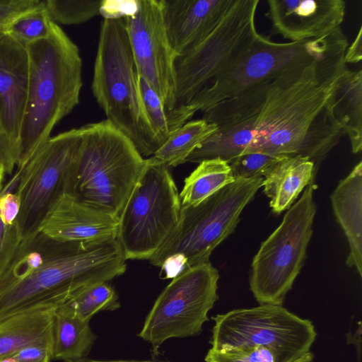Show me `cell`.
Instances as JSON below:
<instances>
[{"label":"cell","mask_w":362,"mask_h":362,"mask_svg":"<svg viewBox=\"0 0 362 362\" xmlns=\"http://www.w3.org/2000/svg\"><path fill=\"white\" fill-rule=\"evenodd\" d=\"M29 78L16 167L21 171L79 103L82 60L76 45L57 23L49 35L27 47Z\"/></svg>","instance_id":"cell-3"},{"label":"cell","mask_w":362,"mask_h":362,"mask_svg":"<svg viewBox=\"0 0 362 362\" xmlns=\"http://www.w3.org/2000/svg\"><path fill=\"white\" fill-rule=\"evenodd\" d=\"M263 177L237 179L195 205L181 206L169 237L149 259L165 278L209 262L214 250L235 230L245 206L262 187Z\"/></svg>","instance_id":"cell-6"},{"label":"cell","mask_w":362,"mask_h":362,"mask_svg":"<svg viewBox=\"0 0 362 362\" xmlns=\"http://www.w3.org/2000/svg\"><path fill=\"white\" fill-rule=\"evenodd\" d=\"M217 129L202 118L187 122L173 132L151 158L168 168L176 167L185 163L190 153Z\"/></svg>","instance_id":"cell-25"},{"label":"cell","mask_w":362,"mask_h":362,"mask_svg":"<svg viewBox=\"0 0 362 362\" xmlns=\"http://www.w3.org/2000/svg\"><path fill=\"white\" fill-rule=\"evenodd\" d=\"M210 341L212 349L226 351L264 347L291 362H312L317 332L312 322L282 305H260L219 314Z\"/></svg>","instance_id":"cell-9"},{"label":"cell","mask_w":362,"mask_h":362,"mask_svg":"<svg viewBox=\"0 0 362 362\" xmlns=\"http://www.w3.org/2000/svg\"><path fill=\"white\" fill-rule=\"evenodd\" d=\"M80 129L64 194L119 220L147 158L107 119Z\"/></svg>","instance_id":"cell-4"},{"label":"cell","mask_w":362,"mask_h":362,"mask_svg":"<svg viewBox=\"0 0 362 362\" xmlns=\"http://www.w3.org/2000/svg\"><path fill=\"white\" fill-rule=\"evenodd\" d=\"M89 322L83 320L62 304L52 322V358L73 362L86 357L95 339Z\"/></svg>","instance_id":"cell-23"},{"label":"cell","mask_w":362,"mask_h":362,"mask_svg":"<svg viewBox=\"0 0 362 362\" xmlns=\"http://www.w3.org/2000/svg\"><path fill=\"white\" fill-rule=\"evenodd\" d=\"M236 0H161L165 30L175 57L206 38Z\"/></svg>","instance_id":"cell-17"},{"label":"cell","mask_w":362,"mask_h":362,"mask_svg":"<svg viewBox=\"0 0 362 362\" xmlns=\"http://www.w3.org/2000/svg\"><path fill=\"white\" fill-rule=\"evenodd\" d=\"M117 238L62 241L40 232L21 243L0 279V322L37 305L65 302L75 292L124 273Z\"/></svg>","instance_id":"cell-2"},{"label":"cell","mask_w":362,"mask_h":362,"mask_svg":"<svg viewBox=\"0 0 362 362\" xmlns=\"http://www.w3.org/2000/svg\"><path fill=\"white\" fill-rule=\"evenodd\" d=\"M259 0H236L223 19L202 42L174 61L175 96L168 117L170 134L193 117L196 99L239 60L258 35L255 13Z\"/></svg>","instance_id":"cell-7"},{"label":"cell","mask_w":362,"mask_h":362,"mask_svg":"<svg viewBox=\"0 0 362 362\" xmlns=\"http://www.w3.org/2000/svg\"><path fill=\"white\" fill-rule=\"evenodd\" d=\"M267 4L271 34L291 42L331 33L340 27L346 10L343 0H268Z\"/></svg>","instance_id":"cell-15"},{"label":"cell","mask_w":362,"mask_h":362,"mask_svg":"<svg viewBox=\"0 0 362 362\" xmlns=\"http://www.w3.org/2000/svg\"><path fill=\"white\" fill-rule=\"evenodd\" d=\"M119 220L64 194L45 217L40 232L62 241L96 242L117 238Z\"/></svg>","instance_id":"cell-18"},{"label":"cell","mask_w":362,"mask_h":362,"mask_svg":"<svg viewBox=\"0 0 362 362\" xmlns=\"http://www.w3.org/2000/svg\"><path fill=\"white\" fill-rule=\"evenodd\" d=\"M91 88L106 119L143 157L153 156L161 145L144 112L124 18L102 21Z\"/></svg>","instance_id":"cell-5"},{"label":"cell","mask_w":362,"mask_h":362,"mask_svg":"<svg viewBox=\"0 0 362 362\" xmlns=\"http://www.w3.org/2000/svg\"><path fill=\"white\" fill-rule=\"evenodd\" d=\"M0 163L6 174H11L16 166V156L6 142L0 129Z\"/></svg>","instance_id":"cell-36"},{"label":"cell","mask_w":362,"mask_h":362,"mask_svg":"<svg viewBox=\"0 0 362 362\" xmlns=\"http://www.w3.org/2000/svg\"><path fill=\"white\" fill-rule=\"evenodd\" d=\"M39 0H0V33L18 14L35 4Z\"/></svg>","instance_id":"cell-34"},{"label":"cell","mask_w":362,"mask_h":362,"mask_svg":"<svg viewBox=\"0 0 362 362\" xmlns=\"http://www.w3.org/2000/svg\"><path fill=\"white\" fill-rule=\"evenodd\" d=\"M235 180L228 162L218 158L202 160L185 180L179 194L181 206L197 204Z\"/></svg>","instance_id":"cell-24"},{"label":"cell","mask_w":362,"mask_h":362,"mask_svg":"<svg viewBox=\"0 0 362 362\" xmlns=\"http://www.w3.org/2000/svg\"><path fill=\"white\" fill-rule=\"evenodd\" d=\"M344 55L257 83L204 111L202 119L218 129L186 162L218 158L229 163L259 152L305 157L317 168L344 135L325 106L346 68Z\"/></svg>","instance_id":"cell-1"},{"label":"cell","mask_w":362,"mask_h":362,"mask_svg":"<svg viewBox=\"0 0 362 362\" xmlns=\"http://www.w3.org/2000/svg\"><path fill=\"white\" fill-rule=\"evenodd\" d=\"M139 89L146 116L153 134L162 146L170 136L163 105L156 93L141 76Z\"/></svg>","instance_id":"cell-29"},{"label":"cell","mask_w":362,"mask_h":362,"mask_svg":"<svg viewBox=\"0 0 362 362\" xmlns=\"http://www.w3.org/2000/svg\"><path fill=\"white\" fill-rule=\"evenodd\" d=\"M124 19L139 75L160 98L168 119L175 103V55L165 30L161 0H136L135 11Z\"/></svg>","instance_id":"cell-14"},{"label":"cell","mask_w":362,"mask_h":362,"mask_svg":"<svg viewBox=\"0 0 362 362\" xmlns=\"http://www.w3.org/2000/svg\"><path fill=\"white\" fill-rule=\"evenodd\" d=\"M73 362H155V361H100V360H94L90 359L86 357L81 358L80 359H78L76 361H74ZM163 362V361H161Z\"/></svg>","instance_id":"cell-39"},{"label":"cell","mask_w":362,"mask_h":362,"mask_svg":"<svg viewBox=\"0 0 362 362\" xmlns=\"http://www.w3.org/2000/svg\"><path fill=\"white\" fill-rule=\"evenodd\" d=\"M180 209L169 168L147 158L119 218L117 239L126 259H149L176 226Z\"/></svg>","instance_id":"cell-10"},{"label":"cell","mask_w":362,"mask_h":362,"mask_svg":"<svg viewBox=\"0 0 362 362\" xmlns=\"http://www.w3.org/2000/svg\"><path fill=\"white\" fill-rule=\"evenodd\" d=\"M361 323L358 322V328L353 334L350 330L346 334V341L349 344H354L357 350L358 358L361 356Z\"/></svg>","instance_id":"cell-38"},{"label":"cell","mask_w":362,"mask_h":362,"mask_svg":"<svg viewBox=\"0 0 362 362\" xmlns=\"http://www.w3.org/2000/svg\"><path fill=\"white\" fill-rule=\"evenodd\" d=\"M6 175V172L1 163H0V191L3 188V182L4 180V177Z\"/></svg>","instance_id":"cell-40"},{"label":"cell","mask_w":362,"mask_h":362,"mask_svg":"<svg viewBox=\"0 0 362 362\" xmlns=\"http://www.w3.org/2000/svg\"><path fill=\"white\" fill-rule=\"evenodd\" d=\"M52 358V337H49L0 358V362H51Z\"/></svg>","instance_id":"cell-32"},{"label":"cell","mask_w":362,"mask_h":362,"mask_svg":"<svg viewBox=\"0 0 362 362\" xmlns=\"http://www.w3.org/2000/svg\"><path fill=\"white\" fill-rule=\"evenodd\" d=\"M62 305L88 322L98 312L113 311L120 306L116 291L107 281L93 284L75 292Z\"/></svg>","instance_id":"cell-27"},{"label":"cell","mask_w":362,"mask_h":362,"mask_svg":"<svg viewBox=\"0 0 362 362\" xmlns=\"http://www.w3.org/2000/svg\"><path fill=\"white\" fill-rule=\"evenodd\" d=\"M325 107L349 136L354 153L362 149V71L347 67L337 78Z\"/></svg>","instance_id":"cell-21"},{"label":"cell","mask_w":362,"mask_h":362,"mask_svg":"<svg viewBox=\"0 0 362 362\" xmlns=\"http://www.w3.org/2000/svg\"><path fill=\"white\" fill-rule=\"evenodd\" d=\"M29 78L27 48L0 33V129L17 161Z\"/></svg>","instance_id":"cell-16"},{"label":"cell","mask_w":362,"mask_h":362,"mask_svg":"<svg viewBox=\"0 0 362 362\" xmlns=\"http://www.w3.org/2000/svg\"><path fill=\"white\" fill-rule=\"evenodd\" d=\"M52 23L44 1L39 0L16 16L4 33L27 47L32 43L47 38L51 32Z\"/></svg>","instance_id":"cell-26"},{"label":"cell","mask_w":362,"mask_h":362,"mask_svg":"<svg viewBox=\"0 0 362 362\" xmlns=\"http://www.w3.org/2000/svg\"><path fill=\"white\" fill-rule=\"evenodd\" d=\"M206 362H291L269 349L259 346L226 351L210 349L205 357Z\"/></svg>","instance_id":"cell-31"},{"label":"cell","mask_w":362,"mask_h":362,"mask_svg":"<svg viewBox=\"0 0 362 362\" xmlns=\"http://www.w3.org/2000/svg\"><path fill=\"white\" fill-rule=\"evenodd\" d=\"M21 238L17 222L5 223L0 216V279L14 257Z\"/></svg>","instance_id":"cell-33"},{"label":"cell","mask_w":362,"mask_h":362,"mask_svg":"<svg viewBox=\"0 0 362 362\" xmlns=\"http://www.w3.org/2000/svg\"><path fill=\"white\" fill-rule=\"evenodd\" d=\"M315 188L313 181L253 257L250 288L260 305H282L300 272L313 235Z\"/></svg>","instance_id":"cell-11"},{"label":"cell","mask_w":362,"mask_h":362,"mask_svg":"<svg viewBox=\"0 0 362 362\" xmlns=\"http://www.w3.org/2000/svg\"><path fill=\"white\" fill-rule=\"evenodd\" d=\"M136 8V0L103 1L100 14L104 18H119L132 14Z\"/></svg>","instance_id":"cell-35"},{"label":"cell","mask_w":362,"mask_h":362,"mask_svg":"<svg viewBox=\"0 0 362 362\" xmlns=\"http://www.w3.org/2000/svg\"><path fill=\"white\" fill-rule=\"evenodd\" d=\"M81 140L80 128L51 136L19 170L16 192L21 207L16 222L21 243L40 232L49 211L65 194L67 173Z\"/></svg>","instance_id":"cell-13"},{"label":"cell","mask_w":362,"mask_h":362,"mask_svg":"<svg viewBox=\"0 0 362 362\" xmlns=\"http://www.w3.org/2000/svg\"><path fill=\"white\" fill-rule=\"evenodd\" d=\"M218 278L210 262L184 268L156 300L139 337L157 349L170 338L199 334L218 299Z\"/></svg>","instance_id":"cell-12"},{"label":"cell","mask_w":362,"mask_h":362,"mask_svg":"<svg viewBox=\"0 0 362 362\" xmlns=\"http://www.w3.org/2000/svg\"><path fill=\"white\" fill-rule=\"evenodd\" d=\"M317 168L309 158L284 156L264 175L262 187L272 211L288 209L302 190L315 181Z\"/></svg>","instance_id":"cell-20"},{"label":"cell","mask_w":362,"mask_h":362,"mask_svg":"<svg viewBox=\"0 0 362 362\" xmlns=\"http://www.w3.org/2000/svg\"><path fill=\"white\" fill-rule=\"evenodd\" d=\"M44 4L52 22L74 25L100 14L103 0H44Z\"/></svg>","instance_id":"cell-28"},{"label":"cell","mask_w":362,"mask_h":362,"mask_svg":"<svg viewBox=\"0 0 362 362\" xmlns=\"http://www.w3.org/2000/svg\"><path fill=\"white\" fill-rule=\"evenodd\" d=\"M337 221L347 238L349 254L346 264L362 276V162L341 180L330 196Z\"/></svg>","instance_id":"cell-19"},{"label":"cell","mask_w":362,"mask_h":362,"mask_svg":"<svg viewBox=\"0 0 362 362\" xmlns=\"http://www.w3.org/2000/svg\"><path fill=\"white\" fill-rule=\"evenodd\" d=\"M64 302L48 301L0 322V358L52 335L57 309Z\"/></svg>","instance_id":"cell-22"},{"label":"cell","mask_w":362,"mask_h":362,"mask_svg":"<svg viewBox=\"0 0 362 362\" xmlns=\"http://www.w3.org/2000/svg\"><path fill=\"white\" fill-rule=\"evenodd\" d=\"M286 156H276L259 152L242 154L228 163L235 180L263 177L273 165Z\"/></svg>","instance_id":"cell-30"},{"label":"cell","mask_w":362,"mask_h":362,"mask_svg":"<svg viewBox=\"0 0 362 362\" xmlns=\"http://www.w3.org/2000/svg\"><path fill=\"white\" fill-rule=\"evenodd\" d=\"M348 40L341 28L325 36L279 43L258 34L245 54L224 71L194 102L190 111H205L257 83L276 79L344 54Z\"/></svg>","instance_id":"cell-8"},{"label":"cell","mask_w":362,"mask_h":362,"mask_svg":"<svg viewBox=\"0 0 362 362\" xmlns=\"http://www.w3.org/2000/svg\"><path fill=\"white\" fill-rule=\"evenodd\" d=\"M362 59V27L361 26L358 33L351 45V46L346 49L344 55V62L355 64L359 62Z\"/></svg>","instance_id":"cell-37"}]
</instances>
